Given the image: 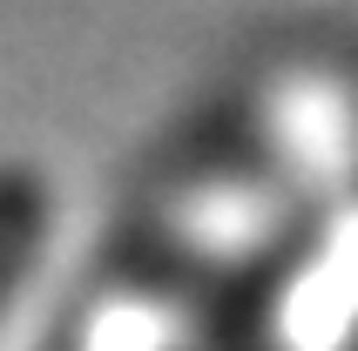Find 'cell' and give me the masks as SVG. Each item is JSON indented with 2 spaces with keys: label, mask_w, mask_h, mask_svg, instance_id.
<instances>
[{
  "label": "cell",
  "mask_w": 358,
  "mask_h": 351,
  "mask_svg": "<svg viewBox=\"0 0 358 351\" xmlns=\"http://www.w3.org/2000/svg\"><path fill=\"white\" fill-rule=\"evenodd\" d=\"M48 223H55L48 176H41L34 162H0V317H7V304L20 297L27 271L41 264Z\"/></svg>",
  "instance_id": "cell-1"
}]
</instances>
